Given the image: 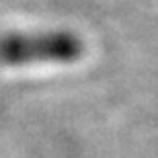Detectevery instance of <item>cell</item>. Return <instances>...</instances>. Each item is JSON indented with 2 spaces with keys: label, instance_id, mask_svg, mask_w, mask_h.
I'll return each instance as SVG.
<instances>
[{
  "label": "cell",
  "instance_id": "cell-1",
  "mask_svg": "<svg viewBox=\"0 0 158 158\" xmlns=\"http://www.w3.org/2000/svg\"><path fill=\"white\" fill-rule=\"evenodd\" d=\"M84 41L68 29L4 33L0 35V64H72L82 58Z\"/></svg>",
  "mask_w": 158,
  "mask_h": 158
}]
</instances>
